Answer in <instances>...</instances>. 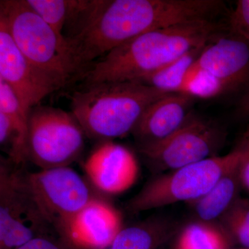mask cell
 <instances>
[{"label": "cell", "instance_id": "8992f818", "mask_svg": "<svg viewBox=\"0 0 249 249\" xmlns=\"http://www.w3.org/2000/svg\"><path fill=\"white\" fill-rule=\"evenodd\" d=\"M85 136L71 112L38 105L28 118L27 160L41 170L70 166L83 152Z\"/></svg>", "mask_w": 249, "mask_h": 249}, {"label": "cell", "instance_id": "9c48e42d", "mask_svg": "<svg viewBox=\"0 0 249 249\" xmlns=\"http://www.w3.org/2000/svg\"><path fill=\"white\" fill-rule=\"evenodd\" d=\"M25 177L34 199L55 231L96 198L86 181L70 166L25 173Z\"/></svg>", "mask_w": 249, "mask_h": 249}, {"label": "cell", "instance_id": "6da1fadb", "mask_svg": "<svg viewBox=\"0 0 249 249\" xmlns=\"http://www.w3.org/2000/svg\"><path fill=\"white\" fill-rule=\"evenodd\" d=\"M213 0H108L80 35L67 40L78 76L93 60L148 31L192 22L215 15Z\"/></svg>", "mask_w": 249, "mask_h": 249}, {"label": "cell", "instance_id": "9a60e30c", "mask_svg": "<svg viewBox=\"0 0 249 249\" xmlns=\"http://www.w3.org/2000/svg\"><path fill=\"white\" fill-rule=\"evenodd\" d=\"M239 160L224 172L206 194L191 202L199 220L215 222L240 198L239 191L242 186L238 175Z\"/></svg>", "mask_w": 249, "mask_h": 249}, {"label": "cell", "instance_id": "2e32d148", "mask_svg": "<svg viewBox=\"0 0 249 249\" xmlns=\"http://www.w3.org/2000/svg\"><path fill=\"white\" fill-rule=\"evenodd\" d=\"M176 227L168 219L150 217L123 228L104 249H159L175 235Z\"/></svg>", "mask_w": 249, "mask_h": 249}, {"label": "cell", "instance_id": "3957f363", "mask_svg": "<svg viewBox=\"0 0 249 249\" xmlns=\"http://www.w3.org/2000/svg\"><path fill=\"white\" fill-rule=\"evenodd\" d=\"M169 93L138 81L85 85L70 96L71 113L90 138H121L132 133L152 103Z\"/></svg>", "mask_w": 249, "mask_h": 249}, {"label": "cell", "instance_id": "30bf717a", "mask_svg": "<svg viewBox=\"0 0 249 249\" xmlns=\"http://www.w3.org/2000/svg\"><path fill=\"white\" fill-rule=\"evenodd\" d=\"M0 79L12 88L24 111L50 93L64 88L58 80L34 66L18 48L6 24L0 20Z\"/></svg>", "mask_w": 249, "mask_h": 249}, {"label": "cell", "instance_id": "ac0fdd59", "mask_svg": "<svg viewBox=\"0 0 249 249\" xmlns=\"http://www.w3.org/2000/svg\"><path fill=\"white\" fill-rule=\"evenodd\" d=\"M0 113L9 118L16 129V143L9 152L10 161L14 164H24L27 160V142L28 118L20 101L12 88L4 80L0 79Z\"/></svg>", "mask_w": 249, "mask_h": 249}, {"label": "cell", "instance_id": "7402d4cb", "mask_svg": "<svg viewBox=\"0 0 249 249\" xmlns=\"http://www.w3.org/2000/svg\"><path fill=\"white\" fill-rule=\"evenodd\" d=\"M28 6L45 21L62 39L70 0H25Z\"/></svg>", "mask_w": 249, "mask_h": 249}, {"label": "cell", "instance_id": "44dd1931", "mask_svg": "<svg viewBox=\"0 0 249 249\" xmlns=\"http://www.w3.org/2000/svg\"><path fill=\"white\" fill-rule=\"evenodd\" d=\"M229 91L227 85L207 72L192 66L187 73L180 93L194 98L209 99Z\"/></svg>", "mask_w": 249, "mask_h": 249}, {"label": "cell", "instance_id": "4316f807", "mask_svg": "<svg viewBox=\"0 0 249 249\" xmlns=\"http://www.w3.org/2000/svg\"><path fill=\"white\" fill-rule=\"evenodd\" d=\"M240 108L244 114H249V89L241 100Z\"/></svg>", "mask_w": 249, "mask_h": 249}, {"label": "cell", "instance_id": "5b68a950", "mask_svg": "<svg viewBox=\"0 0 249 249\" xmlns=\"http://www.w3.org/2000/svg\"><path fill=\"white\" fill-rule=\"evenodd\" d=\"M237 146L224 156H216L178 169L157 174L126 204L132 214L160 209L181 202L193 201L204 196L233 163L240 160Z\"/></svg>", "mask_w": 249, "mask_h": 249}, {"label": "cell", "instance_id": "7c38bea8", "mask_svg": "<svg viewBox=\"0 0 249 249\" xmlns=\"http://www.w3.org/2000/svg\"><path fill=\"white\" fill-rule=\"evenodd\" d=\"M193 65L221 80L229 91L237 89L249 81V44L231 31L221 33L205 46Z\"/></svg>", "mask_w": 249, "mask_h": 249}, {"label": "cell", "instance_id": "7a4b0ae2", "mask_svg": "<svg viewBox=\"0 0 249 249\" xmlns=\"http://www.w3.org/2000/svg\"><path fill=\"white\" fill-rule=\"evenodd\" d=\"M222 32V24L215 20L192 21L148 31L111 50L80 77L85 85L139 81L205 47Z\"/></svg>", "mask_w": 249, "mask_h": 249}, {"label": "cell", "instance_id": "277c9868", "mask_svg": "<svg viewBox=\"0 0 249 249\" xmlns=\"http://www.w3.org/2000/svg\"><path fill=\"white\" fill-rule=\"evenodd\" d=\"M0 20L21 53L64 87L77 76L66 40L28 6L25 0H1Z\"/></svg>", "mask_w": 249, "mask_h": 249}, {"label": "cell", "instance_id": "e0dca14e", "mask_svg": "<svg viewBox=\"0 0 249 249\" xmlns=\"http://www.w3.org/2000/svg\"><path fill=\"white\" fill-rule=\"evenodd\" d=\"M232 245L220 224L198 219L180 231L174 242L173 249H231Z\"/></svg>", "mask_w": 249, "mask_h": 249}, {"label": "cell", "instance_id": "4fadbf2b", "mask_svg": "<svg viewBox=\"0 0 249 249\" xmlns=\"http://www.w3.org/2000/svg\"><path fill=\"white\" fill-rule=\"evenodd\" d=\"M93 186L103 193L117 195L133 186L139 175V164L127 147L109 141L90 155L84 165Z\"/></svg>", "mask_w": 249, "mask_h": 249}, {"label": "cell", "instance_id": "ba28073f", "mask_svg": "<svg viewBox=\"0 0 249 249\" xmlns=\"http://www.w3.org/2000/svg\"><path fill=\"white\" fill-rule=\"evenodd\" d=\"M226 138V130L220 124L191 111L169 137L139 145V150L157 175L218 156Z\"/></svg>", "mask_w": 249, "mask_h": 249}, {"label": "cell", "instance_id": "ffe728a7", "mask_svg": "<svg viewBox=\"0 0 249 249\" xmlns=\"http://www.w3.org/2000/svg\"><path fill=\"white\" fill-rule=\"evenodd\" d=\"M219 220L232 243L249 249V201L239 198Z\"/></svg>", "mask_w": 249, "mask_h": 249}, {"label": "cell", "instance_id": "83f0119b", "mask_svg": "<svg viewBox=\"0 0 249 249\" xmlns=\"http://www.w3.org/2000/svg\"><path fill=\"white\" fill-rule=\"evenodd\" d=\"M231 249H249V248H243V247H239V248H233V247H232V248H231Z\"/></svg>", "mask_w": 249, "mask_h": 249}, {"label": "cell", "instance_id": "cb8c5ba5", "mask_svg": "<svg viewBox=\"0 0 249 249\" xmlns=\"http://www.w3.org/2000/svg\"><path fill=\"white\" fill-rule=\"evenodd\" d=\"M17 249H72L60 236H38L29 240Z\"/></svg>", "mask_w": 249, "mask_h": 249}, {"label": "cell", "instance_id": "f1b7e54d", "mask_svg": "<svg viewBox=\"0 0 249 249\" xmlns=\"http://www.w3.org/2000/svg\"><path fill=\"white\" fill-rule=\"evenodd\" d=\"M246 134H249V128L248 129V130L247 131V132H245Z\"/></svg>", "mask_w": 249, "mask_h": 249}, {"label": "cell", "instance_id": "d4e9b609", "mask_svg": "<svg viewBox=\"0 0 249 249\" xmlns=\"http://www.w3.org/2000/svg\"><path fill=\"white\" fill-rule=\"evenodd\" d=\"M241 151L238 175L241 186L249 193V134H244L239 145Z\"/></svg>", "mask_w": 249, "mask_h": 249}, {"label": "cell", "instance_id": "5bb4252c", "mask_svg": "<svg viewBox=\"0 0 249 249\" xmlns=\"http://www.w3.org/2000/svg\"><path fill=\"white\" fill-rule=\"evenodd\" d=\"M195 101L186 93H172L152 103L132 132L138 145L160 142L171 135L191 114Z\"/></svg>", "mask_w": 249, "mask_h": 249}, {"label": "cell", "instance_id": "603a6c76", "mask_svg": "<svg viewBox=\"0 0 249 249\" xmlns=\"http://www.w3.org/2000/svg\"><path fill=\"white\" fill-rule=\"evenodd\" d=\"M229 29L249 44V0H240L229 16Z\"/></svg>", "mask_w": 249, "mask_h": 249}, {"label": "cell", "instance_id": "d6986e66", "mask_svg": "<svg viewBox=\"0 0 249 249\" xmlns=\"http://www.w3.org/2000/svg\"><path fill=\"white\" fill-rule=\"evenodd\" d=\"M204 47L192 50L178 60L138 82L167 93H180L188 72Z\"/></svg>", "mask_w": 249, "mask_h": 249}, {"label": "cell", "instance_id": "8fae6325", "mask_svg": "<svg viewBox=\"0 0 249 249\" xmlns=\"http://www.w3.org/2000/svg\"><path fill=\"white\" fill-rule=\"evenodd\" d=\"M122 229L121 213L107 201L96 197L56 232L72 249H104Z\"/></svg>", "mask_w": 249, "mask_h": 249}, {"label": "cell", "instance_id": "484cf974", "mask_svg": "<svg viewBox=\"0 0 249 249\" xmlns=\"http://www.w3.org/2000/svg\"><path fill=\"white\" fill-rule=\"evenodd\" d=\"M16 138L17 136L16 129L13 125L12 122L7 116L0 113V143L1 145H4L8 142H11V151L16 143Z\"/></svg>", "mask_w": 249, "mask_h": 249}, {"label": "cell", "instance_id": "52a82bcc", "mask_svg": "<svg viewBox=\"0 0 249 249\" xmlns=\"http://www.w3.org/2000/svg\"><path fill=\"white\" fill-rule=\"evenodd\" d=\"M19 166L1 160L0 249H17L34 237L51 235V229H54L34 199L25 172Z\"/></svg>", "mask_w": 249, "mask_h": 249}]
</instances>
